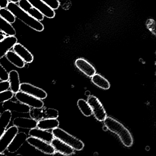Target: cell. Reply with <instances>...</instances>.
Segmentation results:
<instances>
[{"label":"cell","mask_w":156,"mask_h":156,"mask_svg":"<svg viewBox=\"0 0 156 156\" xmlns=\"http://www.w3.org/2000/svg\"><path fill=\"white\" fill-rule=\"evenodd\" d=\"M26 141L30 146L44 154L53 155L55 153V150L51 143L40 139L30 136L28 137Z\"/></svg>","instance_id":"obj_6"},{"label":"cell","mask_w":156,"mask_h":156,"mask_svg":"<svg viewBox=\"0 0 156 156\" xmlns=\"http://www.w3.org/2000/svg\"><path fill=\"white\" fill-rule=\"evenodd\" d=\"M42 116L44 119H57L59 117V112L54 108L42 107Z\"/></svg>","instance_id":"obj_27"},{"label":"cell","mask_w":156,"mask_h":156,"mask_svg":"<svg viewBox=\"0 0 156 156\" xmlns=\"http://www.w3.org/2000/svg\"><path fill=\"white\" fill-rule=\"evenodd\" d=\"M15 94V98L18 101L30 108H41L44 106V103L41 99L36 98L24 92L20 91Z\"/></svg>","instance_id":"obj_4"},{"label":"cell","mask_w":156,"mask_h":156,"mask_svg":"<svg viewBox=\"0 0 156 156\" xmlns=\"http://www.w3.org/2000/svg\"><path fill=\"white\" fill-rule=\"evenodd\" d=\"M37 122L38 121L31 118L18 117L13 119L12 123L13 126L17 127L30 129L37 127Z\"/></svg>","instance_id":"obj_17"},{"label":"cell","mask_w":156,"mask_h":156,"mask_svg":"<svg viewBox=\"0 0 156 156\" xmlns=\"http://www.w3.org/2000/svg\"><path fill=\"white\" fill-rule=\"evenodd\" d=\"M59 126V121L56 119H44L38 121L37 127L47 130L54 129Z\"/></svg>","instance_id":"obj_20"},{"label":"cell","mask_w":156,"mask_h":156,"mask_svg":"<svg viewBox=\"0 0 156 156\" xmlns=\"http://www.w3.org/2000/svg\"><path fill=\"white\" fill-rule=\"evenodd\" d=\"M2 106L5 110L23 114L29 113L31 108L30 107L25 104L20 102H15L11 99L3 102Z\"/></svg>","instance_id":"obj_9"},{"label":"cell","mask_w":156,"mask_h":156,"mask_svg":"<svg viewBox=\"0 0 156 156\" xmlns=\"http://www.w3.org/2000/svg\"><path fill=\"white\" fill-rule=\"evenodd\" d=\"M9 83L10 84V90L14 94H16L20 91V75L16 70H12L9 73Z\"/></svg>","instance_id":"obj_19"},{"label":"cell","mask_w":156,"mask_h":156,"mask_svg":"<svg viewBox=\"0 0 156 156\" xmlns=\"http://www.w3.org/2000/svg\"><path fill=\"white\" fill-rule=\"evenodd\" d=\"M41 1L54 10L57 9L60 7V2L58 0H41Z\"/></svg>","instance_id":"obj_31"},{"label":"cell","mask_w":156,"mask_h":156,"mask_svg":"<svg viewBox=\"0 0 156 156\" xmlns=\"http://www.w3.org/2000/svg\"><path fill=\"white\" fill-rule=\"evenodd\" d=\"M9 3V0H0V9L7 8Z\"/></svg>","instance_id":"obj_33"},{"label":"cell","mask_w":156,"mask_h":156,"mask_svg":"<svg viewBox=\"0 0 156 156\" xmlns=\"http://www.w3.org/2000/svg\"><path fill=\"white\" fill-rule=\"evenodd\" d=\"M87 102L91 107L96 119L99 121H104L107 117L106 113L98 98L94 96H90L87 99Z\"/></svg>","instance_id":"obj_5"},{"label":"cell","mask_w":156,"mask_h":156,"mask_svg":"<svg viewBox=\"0 0 156 156\" xmlns=\"http://www.w3.org/2000/svg\"><path fill=\"white\" fill-rule=\"evenodd\" d=\"M104 123L107 129L119 136L121 142L126 147L132 146L133 143L132 135L128 129L120 122L110 117H107L104 120Z\"/></svg>","instance_id":"obj_2"},{"label":"cell","mask_w":156,"mask_h":156,"mask_svg":"<svg viewBox=\"0 0 156 156\" xmlns=\"http://www.w3.org/2000/svg\"><path fill=\"white\" fill-rule=\"evenodd\" d=\"M5 56L7 60L16 67L23 68L25 66V62L13 51L10 50L7 53Z\"/></svg>","instance_id":"obj_22"},{"label":"cell","mask_w":156,"mask_h":156,"mask_svg":"<svg viewBox=\"0 0 156 156\" xmlns=\"http://www.w3.org/2000/svg\"><path fill=\"white\" fill-rule=\"evenodd\" d=\"M12 49L13 51L18 55L25 63H31L33 62L34 57L32 54L20 43H17Z\"/></svg>","instance_id":"obj_14"},{"label":"cell","mask_w":156,"mask_h":156,"mask_svg":"<svg viewBox=\"0 0 156 156\" xmlns=\"http://www.w3.org/2000/svg\"><path fill=\"white\" fill-rule=\"evenodd\" d=\"M0 17L10 24L16 21V17L14 14L7 8L0 9Z\"/></svg>","instance_id":"obj_26"},{"label":"cell","mask_w":156,"mask_h":156,"mask_svg":"<svg viewBox=\"0 0 156 156\" xmlns=\"http://www.w3.org/2000/svg\"><path fill=\"white\" fill-rule=\"evenodd\" d=\"M92 81L97 86L102 89L107 90L110 88V85L109 82L98 74L95 73L92 76Z\"/></svg>","instance_id":"obj_23"},{"label":"cell","mask_w":156,"mask_h":156,"mask_svg":"<svg viewBox=\"0 0 156 156\" xmlns=\"http://www.w3.org/2000/svg\"><path fill=\"white\" fill-rule=\"evenodd\" d=\"M20 91L41 100L45 99L47 97V93L44 90L29 83H21Z\"/></svg>","instance_id":"obj_8"},{"label":"cell","mask_w":156,"mask_h":156,"mask_svg":"<svg viewBox=\"0 0 156 156\" xmlns=\"http://www.w3.org/2000/svg\"><path fill=\"white\" fill-rule=\"evenodd\" d=\"M18 5L22 9L37 20L39 21L43 20L44 16L37 9L34 7L28 0H20Z\"/></svg>","instance_id":"obj_12"},{"label":"cell","mask_w":156,"mask_h":156,"mask_svg":"<svg viewBox=\"0 0 156 156\" xmlns=\"http://www.w3.org/2000/svg\"><path fill=\"white\" fill-rule=\"evenodd\" d=\"M7 36L8 35L4 32L0 30V41L6 38Z\"/></svg>","instance_id":"obj_34"},{"label":"cell","mask_w":156,"mask_h":156,"mask_svg":"<svg viewBox=\"0 0 156 156\" xmlns=\"http://www.w3.org/2000/svg\"><path fill=\"white\" fill-rule=\"evenodd\" d=\"M77 106L81 112L86 116H90L93 114L91 107L87 101L84 99H79L77 101Z\"/></svg>","instance_id":"obj_25"},{"label":"cell","mask_w":156,"mask_h":156,"mask_svg":"<svg viewBox=\"0 0 156 156\" xmlns=\"http://www.w3.org/2000/svg\"><path fill=\"white\" fill-rule=\"evenodd\" d=\"M18 39L15 36H7L0 41V59L5 56L7 53L17 43Z\"/></svg>","instance_id":"obj_13"},{"label":"cell","mask_w":156,"mask_h":156,"mask_svg":"<svg viewBox=\"0 0 156 156\" xmlns=\"http://www.w3.org/2000/svg\"><path fill=\"white\" fill-rule=\"evenodd\" d=\"M29 113L30 114L31 118L35 119L36 121H38L43 119L42 108H31Z\"/></svg>","instance_id":"obj_28"},{"label":"cell","mask_w":156,"mask_h":156,"mask_svg":"<svg viewBox=\"0 0 156 156\" xmlns=\"http://www.w3.org/2000/svg\"><path fill=\"white\" fill-rule=\"evenodd\" d=\"M28 137L25 132H18L7 148L8 151L11 153L17 152L26 142Z\"/></svg>","instance_id":"obj_11"},{"label":"cell","mask_w":156,"mask_h":156,"mask_svg":"<svg viewBox=\"0 0 156 156\" xmlns=\"http://www.w3.org/2000/svg\"><path fill=\"white\" fill-rule=\"evenodd\" d=\"M18 132L19 129L15 126L10 127L6 129L4 134L0 137V154L3 153L7 149Z\"/></svg>","instance_id":"obj_7"},{"label":"cell","mask_w":156,"mask_h":156,"mask_svg":"<svg viewBox=\"0 0 156 156\" xmlns=\"http://www.w3.org/2000/svg\"><path fill=\"white\" fill-rule=\"evenodd\" d=\"M52 133L54 137L60 140L76 150H82L84 147V144L81 140L60 128L54 129Z\"/></svg>","instance_id":"obj_3"},{"label":"cell","mask_w":156,"mask_h":156,"mask_svg":"<svg viewBox=\"0 0 156 156\" xmlns=\"http://www.w3.org/2000/svg\"><path fill=\"white\" fill-rule=\"evenodd\" d=\"M9 1L10 2H14V3H17V2H19V1L20 0H9Z\"/></svg>","instance_id":"obj_35"},{"label":"cell","mask_w":156,"mask_h":156,"mask_svg":"<svg viewBox=\"0 0 156 156\" xmlns=\"http://www.w3.org/2000/svg\"><path fill=\"white\" fill-rule=\"evenodd\" d=\"M7 9L14 14L16 18L21 21L31 29L38 32H42L44 30V26L41 21L29 15L16 3L9 2Z\"/></svg>","instance_id":"obj_1"},{"label":"cell","mask_w":156,"mask_h":156,"mask_svg":"<svg viewBox=\"0 0 156 156\" xmlns=\"http://www.w3.org/2000/svg\"><path fill=\"white\" fill-rule=\"evenodd\" d=\"M0 30L4 32L9 36H15L16 31L11 24L4 20L0 17Z\"/></svg>","instance_id":"obj_24"},{"label":"cell","mask_w":156,"mask_h":156,"mask_svg":"<svg viewBox=\"0 0 156 156\" xmlns=\"http://www.w3.org/2000/svg\"><path fill=\"white\" fill-rule=\"evenodd\" d=\"M55 151L65 155H71L74 153V149L56 138H54L51 142Z\"/></svg>","instance_id":"obj_15"},{"label":"cell","mask_w":156,"mask_h":156,"mask_svg":"<svg viewBox=\"0 0 156 156\" xmlns=\"http://www.w3.org/2000/svg\"><path fill=\"white\" fill-rule=\"evenodd\" d=\"M14 94L11 90L9 89L0 92V104L11 99L13 98Z\"/></svg>","instance_id":"obj_29"},{"label":"cell","mask_w":156,"mask_h":156,"mask_svg":"<svg viewBox=\"0 0 156 156\" xmlns=\"http://www.w3.org/2000/svg\"><path fill=\"white\" fill-rule=\"evenodd\" d=\"M9 77V73L0 63V81H8Z\"/></svg>","instance_id":"obj_30"},{"label":"cell","mask_w":156,"mask_h":156,"mask_svg":"<svg viewBox=\"0 0 156 156\" xmlns=\"http://www.w3.org/2000/svg\"><path fill=\"white\" fill-rule=\"evenodd\" d=\"M12 118V113L9 110H5L0 115V137L7 129Z\"/></svg>","instance_id":"obj_21"},{"label":"cell","mask_w":156,"mask_h":156,"mask_svg":"<svg viewBox=\"0 0 156 156\" xmlns=\"http://www.w3.org/2000/svg\"><path fill=\"white\" fill-rule=\"evenodd\" d=\"M29 135L30 136L40 139L49 143H51L54 138L52 133L37 127L30 129Z\"/></svg>","instance_id":"obj_16"},{"label":"cell","mask_w":156,"mask_h":156,"mask_svg":"<svg viewBox=\"0 0 156 156\" xmlns=\"http://www.w3.org/2000/svg\"><path fill=\"white\" fill-rule=\"evenodd\" d=\"M34 7L37 9L44 17L53 19L55 16L54 10L45 4L41 0H28Z\"/></svg>","instance_id":"obj_10"},{"label":"cell","mask_w":156,"mask_h":156,"mask_svg":"<svg viewBox=\"0 0 156 156\" xmlns=\"http://www.w3.org/2000/svg\"><path fill=\"white\" fill-rule=\"evenodd\" d=\"M9 88L10 84L9 81L0 82V92L8 90Z\"/></svg>","instance_id":"obj_32"},{"label":"cell","mask_w":156,"mask_h":156,"mask_svg":"<svg viewBox=\"0 0 156 156\" xmlns=\"http://www.w3.org/2000/svg\"><path fill=\"white\" fill-rule=\"evenodd\" d=\"M75 65L81 72L87 76L91 77L96 73L94 67L85 59L78 58L76 61Z\"/></svg>","instance_id":"obj_18"}]
</instances>
